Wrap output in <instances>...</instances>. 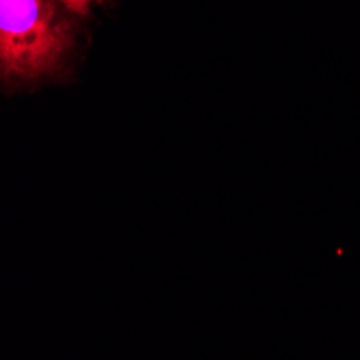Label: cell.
I'll list each match as a JSON object with an SVG mask.
<instances>
[{"instance_id":"cell-1","label":"cell","mask_w":360,"mask_h":360,"mask_svg":"<svg viewBox=\"0 0 360 360\" xmlns=\"http://www.w3.org/2000/svg\"><path fill=\"white\" fill-rule=\"evenodd\" d=\"M78 44L76 15L58 0H0V89L18 93L65 78Z\"/></svg>"},{"instance_id":"cell-2","label":"cell","mask_w":360,"mask_h":360,"mask_svg":"<svg viewBox=\"0 0 360 360\" xmlns=\"http://www.w3.org/2000/svg\"><path fill=\"white\" fill-rule=\"evenodd\" d=\"M58 3L68 9L70 13H74L76 18L78 15H86L89 9L95 5V3H100V0H58Z\"/></svg>"}]
</instances>
